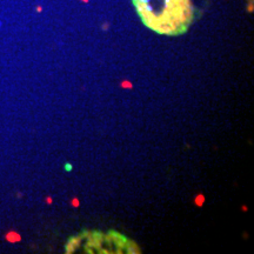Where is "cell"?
Masks as SVG:
<instances>
[{"mask_svg": "<svg viewBox=\"0 0 254 254\" xmlns=\"http://www.w3.org/2000/svg\"><path fill=\"white\" fill-rule=\"evenodd\" d=\"M194 204L198 206V207H202L205 204V196L204 194H198L194 199Z\"/></svg>", "mask_w": 254, "mask_h": 254, "instance_id": "2", "label": "cell"}, {"mask_svg": "<svg viewBox=\"0 0 254 254\" xmlns=\"http://www.w3.org/2000/svg\"><path fill=\"white\" fill-rule=\"evenodd\" d=\"M160 5L141 15L144 23L161 34L185 32L193 17L190 0H160Z\"/></svg>", "mask_w": 254, "mask_h": 254, "instance_id": "1", "label": "cell"}, {"mask_svg": "<svg viewBox=\"0 0 254 254\" xmlns=\"http://www.w3.org/2000/svg\"><path fill=\"white\" fill-rule=\"evenodd\" d=\"M71 205L73 207H79V206H80V202H79V200L77 198H73L71 200Z\"/></svg>", "mask_w": 254, "mask_h": 254, "instance_id": "4", "label": "cell"}, {"mask_svg": "<svg viewBox=\"0 0 254 254\" xmlns=\"http://www.w3.org/2000/svg\"><path fill=\"white\" fill-rule=\"evenodd\" d=\"M122 87L125 88V90H132L133 87V84L129 80H124L122 82Z\"/></svg>", "mask_w": 254, "mask_h": 254, "instance_id": "3", "label": "cell"}, {"mask_svg": "<svg viewBox=\"0 0 254 254\" xmlns=\"http://www.w3.org/2000/svg\"><path fill=\"white\" fill-rule=\"evenodd\" d=\"M243 211H244V212H246V211H247V208L245 207V206H243Z\"/></svg>", "mask_w": 254, "mask_h": 254, "instance_id": "6", "label": "cell"}, {"mask_svg": "<svg viewBox=\"0 0 254 254\" xmlns=\"http://www.w3.org/2000/svg\"><path fill=\"white\" fill-rule=\"evenodd\" d=\"M52 198H47V204H52Z\"/></svg>", "mask_w": 254, "mask_h": 254, "instance_id": "5", "label": "cell"}]
</instances>
